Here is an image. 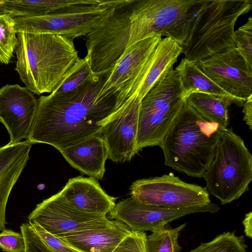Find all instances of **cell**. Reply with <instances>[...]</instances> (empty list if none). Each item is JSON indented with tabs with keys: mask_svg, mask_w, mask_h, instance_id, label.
<instances>
[{
	"mask_svg": "<svg viewBox=\"0 0 252 252\" xmlns=\"http://www.w3.org/2000/svg\"><path fill=\"white\" fill-rule=\"evenodd\" d=\"M25 243L24 252H55L38 235L29 222L20 226Z\"/></svg>",
	"mask_w": 252,
	"mask_h": 252,
	"instance_id": "30",
	"label": "cell"
},
{
	"mask_svg": "<svg viewBox=\"0 0 252 252\" xmlns=\"http://www.w3.org/2000/svg\"><path fill=\"white\" fill-rule=\"evenodd\" d=\"M0 248L5 252H24V236L21 232L4 228L0 233Z\"/></svg>",
	"mask_w": 252,
	"mask_h": 252,
	"instance_id": "32",
	"label": "cell"
},
{
	"mask_svg": "<svg viewBox=\"0 0 252 252\" xmlns=\"http://www.w3.org/2000/svg\"><path fill=\"white\" fill-rule=\"evenodd\" d=\"M209 194L221 205L238 199L252 180V156L232 129L222 130L213 158L204 174Z\"/></svg>",
	"mask_w": 252,
	"mask_h": 252,
	"instance_id": "6",
	"label": "cell"
},
{
	"mask_svg": "<svg viewBox=\"0 0 252 252\" xmlns=\"http://www.w3.org/2000/svg\"><path fill=\"white\" fill-rule=\"evenodd\" d=\"M131 232L124 223L114 220L105 226L57 237L79 252H112Z\"/></svg>",
	"mask_w": 252,
	"mask_h": 252,
	"instance_id": "18",
	"label": "cell"
},
{
	"mask_svg": "<svg viewBox=\"0 0 252 252\" xmlns=\"http://www.w3.org/2000/svg\"><path fill=\"white\" fill-rule=\"evenodd\" d=\"M182 53V47L170 37L161 39L146 63L141 75V85L138 96L141 101L157 84L173 69Z\"/></svg>",
	"mask_w": 252,
	"mask_h": 252,
	"instance_id": "21",
	"label": "cell"
},
{
	"mask_svg": "<svg viewBox=\"0 0 252 252\" xmlns=\"http://www.w3.org/2000/svg\"><path fill=\"white\" fill-rule=\"evenodd\" d=\"M186 225L184 223L175 228H164L147 235L146 252H179L182 248L178 238Z\"/></svg>",
	"mask_w": 252,
	"mask_h": 252,
	"instance_id": "25",
	"label": "cell"
},
{
	"mask_svg": "<svg viewBox=\"0 0 252 252\" xmlns=\"http://www.w3.org/2000/svg\"><path fill=\"white\" fill-rule=\"evenodd\" d=\"M186 100L179 74L173 69L141 101L136 154L148 146H159Z\"/></svg>",
	"mask_w": 252,
	"mask_h": 252,
	"instance_id": "7",
	"label": "cell"
},
{
	"mask_svg": "<svg viewBox=\"0 0 252 252\" xmlns=\"http://www.w3.org/2000/svg\"><path fill=\"white\" fill-rule=\"evenodd\" d=\"M93 74L87 58L79 57L51 94H56L73 90L82 85Z\"/></svg>",
	"mask_w": 252,
	"mask_h": 252,
	"instance_id": "26",
	"label": "cell"
},
{
	"mask_svg": "<svg viewBox=\"0 0 252 252\" xmlns=\"http://www.w3.org/2000/svg\"><path fill=\"white\" fill-rule=\"evenodd\" d=\"M110 71L94 73L69 92L41 95L27 140L49 144L60 151L101 134L105 125L129 100L119 108L115 103L98 100Z\"/></svg>",
	"mask_w": 252,
	"mask_h": 252,
	"instance_id": "1",
	"label": "cell"
},
{
	"mask_svg": "<svg viewBox=\"0 0 252 252\" xmlns=\"http://www.w3.org/2000/svg\"><path fill=\"white\" fill-rule=\"evenodd\" d=\"M114 0L99 4L80 3L38 16L14 18L16 33L53 34L74 40L86 36L108 13Z\"/></svg>",
	"mask_w": 252,
	"mask_h": 252,
	"instance_id": "9",
	"label": "cell"
},
{
	"mask_svg": "<svg viewBox=\"0 0 252 252\" xmlns=\"http://www.w3.org/2000/svg\"><path fill=\"white\" fill-rule=\"evenodd\" d=\"M134 2L114 0L104 19L86 36V57L93 73L111 70L127 48Z\"/></svg>",
	"mask_w": 252,
	"mask_h": 252,
	"instance_id": "8",
	"label": "cell"
},
{
	"mask_svg": "<svg viewBox=\"0 0 252 252\" xmlns=\"http://www.w3.org/2000/svg\"><path fill=\"white\" fill-rule=\"evenodd\" d=\"M50 234L59 235L105 226L111 220L105 215L87 213L75 208L60 191L38 204L28 216Z\"/></svg>",
	"mask_w": 252,
	"mask_h": 252,
	"instance_id": "12",
	"label": "cell"
},
{
	"mask_svg": "<svg viewBox=\"0 0 252 252\" xmlns=\"http://www.w3.org/2000/svg\"><path fill=\"white\" fill-rule=\"evenodd\" d=\"M175 70L179 74L182 86L183 95L186 99L190 94L195 93L233 97L210 79L196 63L183 58ZM238 100L243 105V102Z\"/></svg>",
	"mask_w": 252,
	"mask_h": 252,
	"instance_id": "24",
	"label": "cell"
},
{
	"mask_svg": "<svg viewBox=\"0 0 252 252\" xmlns=\"http://www.w3.org/2000/svg\"><path fill=\"white\" fill-rule=\"evenodd\" d=\"M141 100L135 94L103 127L101 134L107 158L115 162L129 161L136 154V138Z\"/></svg>",
	"mask_w": 252,
	"mask_h": 252,
	"instance_id": "16",
	"label": "cell"
},
{
	"mask_svg": "<svg viewBox=\"0 0 252 252\" xmlns=\"http://www.w3.org/2000/svg\"><path fill=\"white\" fill-rule=\"evenodd\" d=\"M29 223L42 240L55 252H79L58 237L45 230L37 223Z\"/></svg>",
	"mask_w": 252,
	"mask_h": 252,
	"instance_id": "33",
	"label": "cell"
},
{
	"mask_svg": "<svg viewBox=\"0 0 252 252\" xmlns=\"http://www.w3.org/2000/svg\"><path fill=\"white\" fill-rule=\"evenodd\" d=\"M243 106V120L251 130L252 129V96H251L244 103Z\"/></svg>",
	"mask_w": 252,
	"mask_h": 252,
	"instance_id": "34",
	"label": "cell"
},
{
	"mask_svg": "<svg viewBox=\"0 0 252 252\" xmlns=\"http://www.w3.org/2000/svg\"><path fill=\"white\" fill-rule=\"evenodd\" d=\"M38 107V99L26 87L18 84L0 88V122L10 135L9 143L28 139Z\"/></svg>",
	"mask_w": 252,
	"mask_h": 252,
	"instance_id": "15",
	"label": "cell"
},
{
	"mask_svg": "<svg viewBox=\"0 0 252 252\" xmlns=\"http://www.w3.org/2000/svg\"><path fill=\"white\" fill-rule=\"evenodd\" d=\"M14 18L0 13V63H10L17 42Z\"/></svg>",
	"mask_w": 252,
	"mask_h": 252,
	"instance_id": "28",
	"label": "cell"
},
{
	"mask_svg": "<svg viewBox=\"0 0 252 252\" xmlns=\"http://www.w3.org/2000/svg\"><path fill=\"white\" fill-rule=\"evenodd\" d=\"M161 39L159 36L149 37L127 47L109 72L98 100L122 107L138 94L143 68Z\"/></svg>",
	"mask_w": 252,
	"mask_h": 252,
	"instance_id": "10",
	"label": "cell"
},
{
	"mask_svg": "<svg viewBox=\"0 0 252 252\" xmlns=\"http://www.w3.org/2000/svg\"><path fill=\"white\" fill-rule=\"evenodd\" d=\"M15 69L36 95L51 93L79 58L73 40L53 34L17 33Z\"/></svg>",
	"mask_w": 252,
	"mask_h": 252,
	"instance_id": "2",
	"label": "cell"
},
{
	"mask_svg": "<svg viewBox=\"0 0 252 252\" xmlns=\"http://www.w3.org/2000/svg\"><path fill=\"white\" fill-rule=\"evenodd\" d=\"M130 191L136 201L158 207L183 208L211 203L205 187L186 183L172 173L137 180Z\"/></svg>",
	"mask_w": 252,
	"mask_h": 252,
	"instance_id": "11",
	"label": "cell"
},
{
	"mask_svg": "<svg viewBox=\"0 0 252 252\" xmlns=\"http://www.w3.org/2000/svg\"><path fill=\"white\" fill-rule=\"evenodd\" d=\"M60 191L71 205L89 214L106 216L116 205L117 198L109 195L90 177L70 178Z\"/></svg>",
	"mask_w": 252,
	"mask_h": 252,
	"instance_id": "17",
	"label": "cell"
},
{
	"mask_svg": "<svg viewBox=\"0 0 252 252\" xmlns=\"http://www.w3.org/2000/svg\"><path fill=\"white\" fill-rule=\"evenodd\" d=\"M202 2L203 0H134L130 16L127 47L154 36L170 37L182 46Z\"/></svg>",
	"mask_w": 252,
	"mask_h": 252,
	"instance_id": "5",
	"label": "cell"
},
{
	"mask_svg": "<svg viewBox=\"0 0 252 252\" xmlns=\"http://www.w3.org/2000/svg\"><path fill=\"white\" fill-rule=\"evenodd\" d=\"M186 102L203 119L217 124L223 130L228 125V108L232 103L243 104L233 97L195 93L190 94Z\"/></svg>",
	"mask_w": 252,
	"mask_h": 252,
	"instance_id": "22",
	"label": "cell"
},
{
	"mask_svg": "<svg viewBox=\"0 0 252 252\" xmlns=\"http://www.w3.org/2000/svg\"><path fill=\"white\" fill-rule=\"evenodd\" d=\"M244 226V232L247 237L252 238V212L246 214L242 221Z\"/></svg>",
	"mask_w": 252,
	"mask_h": 252,
	"instance_id": "35",
	"label": "cell"
},
{
	"mask_svg": "<svg viewBox=\"0 0 252 252\" xmlns=\"http://www.w3.org/2000/svg\"><path fill=\"white\" fill-rule=\"evenodd\" d=\"M196 63L216 85L243 103L252 96V70L236 48L214 54Z\"/></svg>",
	"mask_w": 252,
	"mask_h": 252,
	"instance_id": "14",
	"label": "cell"
},
{
	"mask_svg": "<svg viewBox=\"0 0 252 252\" xmlns=\"http://www.w3.org/2000/svg\"><path fill=\"white\" fill-rule=\"evenodd\" d=\"M236 48L244 59L248 67L252 70V17L234 31Z\"/></svg>",
	"mask_w": 252,
	"mask_h": 252,
	"instance_id": "29",
	"label": "cell"
},
{
	"mask_svg": "<svg viewBox=\"0 0 252 252\" xmlns=\"http://www.w3.org/2000/svg\"><path fill=\"white\" fill-rule=\"evenodd\" d=\"M59 151L73 168L90 177L103 178L107 151L101 134Z\"/></svg>",
	"mask_w": 252,
	"mask_h": 252,
	"instance_id": "20",
	"label": "cell"
},
{
	"mask_svg": "<svg viewBox=\"0 0 252 252\" xmlns=\"http://www.w3.org/2000/svg\"><path fill=\"white\" fill-rule=\"evenodd\" d=\"M29 140L0 147V231L5 228L7 202L13 187L29 158Z\"/></svg>",
	"mask_w": 252,
	"mask_h": 252,
	"instance_id": "19",
	"label": "cell"
},
{
	"mask_svg": "<svg viewBox=\"0 0 252 252\" xmlns=\"http://www.w3.org/2000/svg\"><path fill=\"white\" fill-rule=\"evenodd\" d=\"M252 9V0H203L187 40L185 58L197 63L228 49L236 48L234 26Z\"/></svg>",
	"mask_w": 252,
	"mask_h": 252,
	"instance_id": "4",
	"label": "cell"
},
{
	"mask_svg": "<svg viewBox=\"0 0 252 252\" xmlns=\"http://www.w3.org/2000/svg\"><path fill=\"white\" fill-rule=\"evenodd\" d=\"M221 127L200 116L186 102L159 146L164 164L200 178L209 167L220 141Z\"/></svg>",
	"mask_w": 252,
	"mask_h": 252,
	"instance_id": "3",
	"label": "cell"
},
{
	"mask_svg": "<svg viewBox=\"0 0 252 252\" xmlns=\"http://www.w3.org/2000/svg\"><path fill=\"white\" fill-rule=\"evenodd\" d=\"M247 246L243 236L234 232H223L213 240L200 244L189 252H246Z\"/></svg>",
	"mask_w": 252,
	"mask_h": 252,
	"instance_id": "27",
	"label": "cell"
},
{
	"mask_svg": "<svg viewBox=\"0 0 252 252\" xmlns=\"http://www.w3.org/2000/svg\"><path fill=\"white\" fill-rule=\"evenodd\" d=\"M146 237L144 232L131 231L112 252H146Z\"/></svg>",
	"mask_w": 252,
	"mask_h": 252,
	"instance_id": "31",
	"label": "cell"
},
{
	"mask_svg": "<svg viewBox=\"0 0 252 252\" xmlns=\"http://www.w3.org/2000/svg\"><path fill=\"white\" fill-rule=\"evenodd\" d=\"M219 210V206L212 203L205 206L167 208L142 204L130 197L116 203L109 217L123 222L132 231L153 232L182 217L196 213H215Z\"/></svg>",
	"mask_w": 252,
	"mask_h": 252,
	"instance_id": "13",
	"label": "cell"
},
{
	"mask_svg": "<svg viewBox=\"0 0 252 252\" xmlns=\"http://www.w3.org/2000/svg\"><path fill=\"white\" fill-rule=\"evenodd\" d=\"M94 0H0V13L13 18L38 16L80 3H95Z\"/></svg>",
	"mask_w": 252,
	"mask_h": 252,
	"instance_id": "23",
	"label": "cell"
}]
</instances>
